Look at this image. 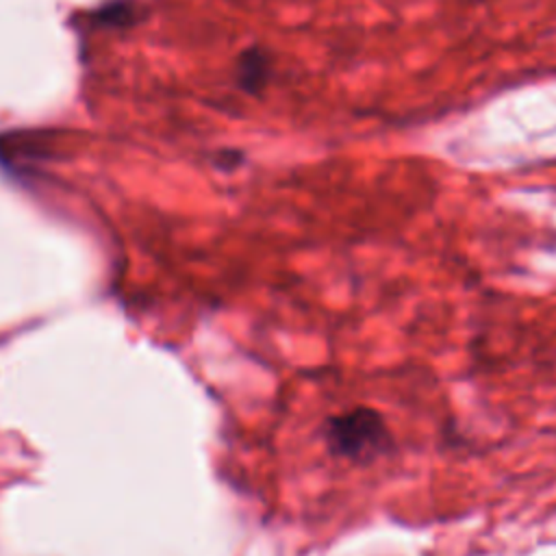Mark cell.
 <instances>
[{
	"mask_svg": "<svg viewBox=\"0 0 556 556\" xmlns=\"http://www.w3.org/2000/svg\"><path fill=\"white\" fill-rule=\"evenodd\" d=\"M324 439L334 456L354 463H369L391 447V432L382 415L369 406L330 417L324 426Z\"/></svg>",
	"mask_w": 556,
	"mask_h": 556,
	"instance_id": "6da1fadb",
	"label": "cell"
},
{
	"mask_svg": "<svg viewBox=\"0 0 556 556\" xmlns=\"http://www.w3.org/2000/svg\"><path fill=\"white\" fill-rule=\"evenodd\" d=\"M267 76V59L258 50H245L239 61V80L245 89H258Z\"/></svg>",
	"mask_w": 556,
	"mask_h": 556,
	"instance_id": "7a4b0ae2",
	"label": "cell"
}]
</instances>
